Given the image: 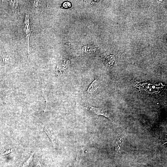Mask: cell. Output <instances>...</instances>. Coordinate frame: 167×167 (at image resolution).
Returning <instances> with one entry per match:
<instances>
[{"label":"cell","mask_w":167,"mask_h":167,"mask_svg":"<svg viewBox=\"0 0 167 167\" xmlns=\"http://www.w3.org/2000/svg\"><path fill=\"white\" fill-rule=\"evenodd\" d=\"M9 2L10 7L15 15L18 8L19 1H10Z\"/></svg>","instance_id":"5"},{"label":"cell","mask_w":167,"mask_h":167,"mask_svg":"<svg viewBox=\"0 0 167 167\" xmlns=\"http://www.w3.org/2000/svg\"><path fill=\"white\" fill-rule=\"evenodd\" d=\"M44 131L48 135L50 138L51 139V140L52 142H53V139L52 138V136L51 134L50 131L48 129L47 126H46L45 127Z\"/></svg>","instance_id":"10"},{"label":"cell","mask_w":167,"mask_h":167,"mask_svg":"<svg viewBox=\"0 0 167 167\" xmlns=\"http://www.w3.org/2000/svg\"><path fill=\"white\" fill-rule=\"evenodd\" d=\"M24 30L26 34L28 52L29 54V39L31 31L30 22V17L28 15H26L25 16V20L24 22Z\"/></svg>","instance_id":"2"},{"label":"cell","mask_w":167,"mask_h":167,"mask_svg":"<svg viewBox=\"0 0 167 167\" xmlns=\"http://www.w3.org/2000/svg\"><path fill=\"white\" fill-rule=\"evenodd\" d=\"M100 81L98 78H95L94 80L91 84L88 87L87 92L91 94L95 93L99 88Z\"/></svg>","instance_id":"3"},{"label":"cell","mask_w":167,"mask_h":167,"mask_svg":"<svg viewBox=\"0 0 167 167\" xmlns=\"http://www.w3.org/2000/svg\"><path fill=\"white\" fill-rule=\"evenodd\" d=\"M115 60V58L114 55H110L106 58L105 61V64L108 66L112 65L113 64Z\"/></svg>","instance_id":"6"},{"label":"cell","mask_w":167,"mask_h":167,"mask_svg":"<svg viewBox=\"0 0 167 167\" xmlns=\"http://www.w3.org/2000/svg\"><path fill=\"white\" fill-rule=\"evenodd\" d=\"M41 159L38 162L35 167H41Z\"/></svg>","instance_id":"12"},{"label":"cell","mask_w":167,"mask_h":167,"mask_svg":"<svg viewBox=\"0 0 167 167\" xmlns=\"http://www.w3.org/2000/svg\"><path fill=\"white\" fill-rule=\"evenodd\" d=\"M123 137L122 135L119 136L117 139V142L116 143V149L117 151L118 150L121 146V144L123 142Z\"/></svg>","instance_id":"8"},{"label":"cell","mask_w":167,"mask_h":167,"mask_svg":"<svg viewBox=\"0 0 167 167\" xmlns=\"http://www.w3.org/2000/svg\"><path fill=\"white\" fill-rule=\"evenodd\" d=\"M142 86L145 87H147L146 89H142V90H145L144 91H146L149 89V90L148 92L150 93L156 92V90L158 88L157 87H156V85L150 84H148V85H146V84L144 85H142Z\"/></svg>","instance_id":"4"},{"label":"cell","mask_w":167,"mask_h":167,"mask_svg":"<svg viewBox=\"0 0 167 167\" xmlns=\"http://www.w3.org/2000/svg\"><path fill=\"white\" fill-rule=\"evenodd\" d=\"M36 151H32L31 152L30 158L25 162L23 165V167H25L26 166L29 165L33 159V156Z\"/></svg>","instance_id":"7"},{"label":"cell","mask_w":167,"mask_h":167,"mask_svg":"<svg viewBox=\"0 0 167 167\" xmlns=\"http://www.w3.org/2000/svg\"><path fill=\"white\" fill-rule=\"evenodd\" d=\"M14 150V149H9L7 151L4 153V154L3 155V156L9 154H10V153L12 152Z\"/></svg>","instance_id":"11"},{"label":"cell","mask_w":167,"mask_h":167,"mask_svg":"<svg viewBox=\"0 0 167 167\" xmlns=\"http://www.w3.org/2000/svg\"><path fill=\"white\" fill-rule=\"evenodd\" d=\"M80 162V160L78 154L76 160L75 161L73 165L71 167H79Z\"/></svg>","instance_id":"9"},{"label":"cell","mask_w":167,"mask_h":167,"mask_svg":"<svg viewBox=\"0 0 167 167\" xmlns=\"http://www.w3.org/2000/svg\"><path fill=\"white\" fill-rule=\"evenodd\" d=\"M87 109L90 112L97 115L104 116L112 122L114 121L115 118L113 115L106 108L103 107L97 108L88 106L87 107Z\"/></svg>","instance_id":"1"}]
</instances>
